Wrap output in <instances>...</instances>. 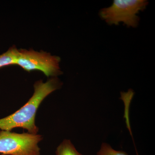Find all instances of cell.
<instances>
[{"label": "cell", "instance_id": "cell-1", "mask_svg": "<svg viewBox=\"0 0 155 155\" xmlns=\"http://www.w3.org/2000/svg\"><path fill=\"white\" fill-rule=\"evenodd\" d=\"M61 85L56 78L45 83L42 80L36 81L34 93L28 102L14 114L0 119V129L11 131L13 128L21 127L26 129L29 133L37 134L38 128L35 125V119L38 109L43 101Z\"/></svg>", "mask_w": 155, "mask_h": 155}, {"label": "cell", "instance_id": "cell-2", "mask_svg": "<svg viewBox=\"0 0 155 155\" xmlns=\"http://www.w3.org/2000/svg\"><path fill=\"white\" fill-rule=\"evenodd\" d=\"M148 4L146 0H115L110 7L101 9L99 14L108 25H118L122 22L136 28L140 20L137 14L144 11Z\"/></svg>", "mask_w": 155, "mask_h": 155}, {"label": "cell", "instance_id": "cell-3", "mask_svg": "<svg viewBox=\"0 0 155 155\" xmlns=\"http://www.w3.org/2000/svg\"><path fill=\"white\" fill-rule=\"evenodd\" d=\"M42 137L38 134L0 131V153L3 155H40L38 143Z\"/></svg>", "mask_w": 155, "mask_h": 155}, {"label": "cell", "instance_id": "cell-4", "mask_svg": "<svg viewBox=\"0 0 155 155\" xmlns=\"http://www.w3.org/2000/svg\"><path fill=\"white\" fill-rule=\"evenodd\" d=\"M61 58L45 52L33 50H18L16 65L27 72L38 70L47 77H56L62 73L60 67Z\"/></svg>", "mask_w": 155, "mask_h": 155}, {"label": "cell", "instance_id": "cell-5", "mask_svg": "<svg viewBox=\"0 0 155 155\" xmlns=\"http://www.w3.org/2000/svg\"><path fill=\"white\" fill-rule=\"evenodd\" d=\"M18 51L15 47H12L6 52L0 55V68L16 65Z\"/></svg>", "mask_w": 155, "mask_h": 155}, {"label": "cell", "instance_id": "cell-6", "mask_svg": "<svg viewBox=\"0 0 155 155\" xmlns=\"http://www.w3.org/2000/svg\"><path fill=\"white\" fill-rule=\"evenodd\" d=\"M56 155H82L78 153L69 140H65L57 148Z\"/></svg>", "mask_w": 155, "mask_h": 155}, {"label": "cell", "instance_id": "cell-7", "mask_svg": "<svg viewBox=\"0 0 155 155\" xmlns=\"http://www.w3.org/2000/svg\"><path fill=\"white\" fill-rule=\"evenodd\" d=\"M97 155H128L125 152L117 151L111 147L110 145L103 143Z\"/></svg>", "mask_w": 155, "mask_h": 155}]
</instances>
